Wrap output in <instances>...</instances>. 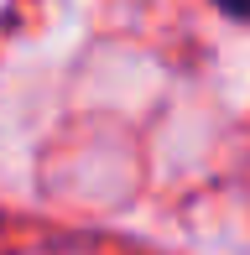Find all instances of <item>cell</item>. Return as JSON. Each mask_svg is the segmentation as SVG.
<instances>
[{"instance_id":"obj_1","label":"cell","mask_w":250,"mask_h":255,"mask_svg":"<svg viewBox=\"0 0 250 255\" xmlns=\"http://www.w3.org/2000/svg\"><path fill=\"white\" fill-rule=\"evenodd\" d=\"M214 5H219L224 16H235V21H250V0H214Z\"/></svg>"}]
</instances>
